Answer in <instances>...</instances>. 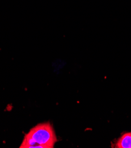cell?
Masks as SVG:
<instances>
[{
  "label": "cell",
  "instance_id": "1",
  "mask_svg": "<svg viewBox=\"0 0 131 148\" xmlns=\"http://www.w3.org/2000/svg\"><path fill=\"white\" fill-rule=\"evenodd\" d=\"M57 137L50 123H40L27 134L20 148H53Z\"/></svg>",
  "mask_w": 131,
  "mask_h": 148
},
{
  "label": "cell",
  "instance_id": "2",
  "mask_svg": "<svg viewBox=\"0 0 131 148\" xmlns=\"http://www.w3.org/2000/svg\"><path fill=\"white\" fill-rule=\"evenodd\" d=\"M116 147L131 148V132L123 134L116 142Z\"/></svg>",
  "mask_w": 131,
  "mask_h": 148
}]
</instances>
